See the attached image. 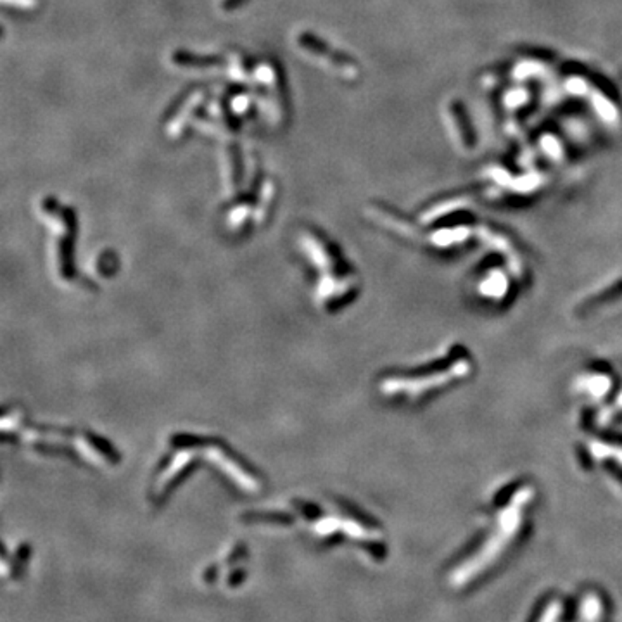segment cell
Returning a JSON list of instances; mask_svg holds the SVG:
<instances>
[{
	"label": "cell",
	"instance_id": "obj_1",
	"mask_svg": "<svg viewBox=\"0 0 622 622\" xmlns=\"http://www.w3.org/2000/svg\"><path fill=\"white\" fill-rule=\"evenodd\" d=\"M165 451L157 460L154 472L150 475V500L163 503L180 486L201 458L215 462L225 470L227 481L232 482L239 491L258 493L263 488V475L246 462L237 451H234L223 439L211 436L177 432L168 438Z\"/></svg>",
	"mask_w": 622,
	"mask_h": 622
},
{
	"label": "cell",
	"instance_id": "obj_2",
	"mask_svg": "<svg viewBox=\"0 0 622 622\" xmlns=\"http://www.w3.org/2000/svg\"><path fill=\"white\" fill-rule=\"evenodd\" d=\"M2 431L6 438L11 436L13 444L42 457H63L97 467H113L119 462L113 444L94 432L33 422L16 408L4 412Z\"/></svg>",
	"mask_w": 622,
	"mask_h": 622
},
{
	"label": "cell",
	"instance_id": "obj_3",
	"mask_svg": "<svg viewBox=\"0 0 622 622\" xmlns=\"http://www.w3.org/2000/svg\"><path fill=\"white\" fill-rule=\"evenodd\" d=\"M297 247L311 270L316 306L325 313L342 310L357 294L358 277L344 260L339 247L322 230L313 227L299 232Z\"/></svg>",
	"mask_w": 622,
	"mask_h": 622
},
{
	"label": "cell",
	"instance_id": "obj_4",
	"mask_svg": "<svg viewBox=\"0 0 622 622\" xmlns=\"http://www.w3.org/2000/svg\"><path fill=\"white\" fill-rule=\"evenodd\" d=\"M40 213L50 229V253H52L54 273L63 284H76L80 280L75 263L76 216L71 208L64 206L54 197H45L40 203Z\"/></svg>",
	"mask_w": 622,
	"mask_h": 622
},
{
	"label": "cell",
	"instance_id": "obj_5",
	"mask_svg": "<svg viewBox=\"0 0 622 622\" xmlns=\"http://www.w3.org/2000/svg\"><path fill=\"white\" fill-rule=\"evenodd\" d=\"M297 45L303 52H308L311 57L322 61L328 68H334L339 76L346 80H357L360 76V66L349 54H344L341 50L330 47L320 37L310 32H301L297 35Z\"/></svg>",
	"mask_w": 622,
	"mask_h": 622
},
{
	"label": "cell",
	"instance_id": "obj_6",
	"mask_svg": "<svg viewBox=\"0 0 622 622\" xmlns=\"http://www.w3.org/2000/svg\"><path fill=\"white\" fill-rule=\"evenodd\" d=\"M254 78H256L258 87L261 88V97L265 99V109L268 113V118L273 123L284 119L287 102H285L284 82L280 78L279 68H275L273 63H263L254 69Z\"/></svg>",
	"mask_w": 622,
	"mask_h": 622
},
{
	"label": "cell",
	"instance_id": "obj_7",
	"mask_svg": "<svg viewBox=\"0 0 622 622\" xmlns=\"http://www.w3.org/2000/svg\"><path fill=\"white\" fill-rule=\"evenodd\" d=\"M206 99V90L204 88H194L189 94H185L179 102L175 104V107L172 109V113L166 116L165 119V131L168 137L177 138L185 131L189 126V123L192 121V118H196L197 109L203 106V100Z\"/></svg>",
	"mask_w": 622,
	"mask_h": 622
},
{
	"label": "cell",
	"instance_id": "obj_8",
	"mask_svg": "<svg viewBox=\"0 0 622 622\" xmlns=\"http://www.w3.org/2000/svg\"><path fill=\"white\" fill-rule=\"evenodd\" d=\"M448 114H450L451 125H453L455 131H457L460 145L463 149H472L477 138H475L472 123H470L469 114H467V109L463 107V104L460 100H451L450 106H448Z\"/></svg>",
	"mask_w": 622,
	"mask_h": 622
},
{
	"label": "cell",
	"instance_id": "obj_9",
	"mask_svg": "<svg viewBox=\"0 0 622 622\" xmlns=\"http://www.w3.org/2000/svg\"><path fill=\"white\" fill-rule=\"evenodd\" d=\"M172 61L173 64L181 66V68H197V69L213 68V66H218L222 63L220 57L199 56V54L184 52V50H177V52L172 56Z\"/></svg>",
	"mask_w": 622,
	"mask_h": 622
},
{
	"label": "cell",
	"instance_id": "obj_10",
	"mask_svg": "<svg viewBox=\"0 0 622 622\" xmlns=\"http://www.w3.org/2000/svg\"><path fill=\"white\" fill-rule=\"evenodd\" d=\"M227 68H229V73H230L232 76H234V78L246 80L247 78V69H249V63H247V61H246L244 54L234 52V54H230L229 64H227Z\"/></svg>",
	"mask_w": 622,
	"mask_h": 622
},
{
	"label": "cell",
	"instance_id": "obj_11",
	"mask_svg": "<svg viewBox=\"0 0 622 622\" xmlns=\"http://www.w3.org/2000/svg\"><path fill=\"white\" fill-rule=\"evenodd\" d=\"M4 4L16 11H23V13H28V11L38 9L40 6V0H4Z\"/></svg>",
	"mask_w": 622,
	"mask_h": 622
},
{
	"label": "cell",
	"instance_id": "obj_12",
	"mask_svg": "<svg viewBox=\"0 0 622 622\" xmlns=\"http://www.w3.org/2000/svg\"><path fill=\"white\" fill-rule=\"evenodd\" d=\"M247 2H251V0H222V2H220V9L225 11V13H232V11L246 6Z\"/></svg>",
	"mask_w": 622,
	"mask_h": 622
}]
</instances>
